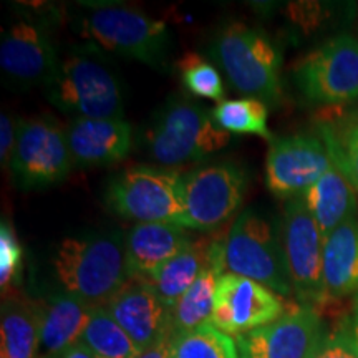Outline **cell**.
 <instances>
[{
	"label": "cell",
	"instance_id": "25",
	"mask_svg": "<svg viewBox=\"0 0 358 358\" xmlns=\"http://www.w3.org/2000/svg\"><path fill=\"white\" fill-rule=\"evenodd\" d=\"M78 343H82L93 358H136L143 352L105 306L95 307Z\"/></svg>",
	"mask_w": 358,
	"mask_h": 358
},
{
	"label": "cell",
	"instance_id": "19",
	"mask_svg": "<svg viewBox=\"0 0 358 358\" xmlns=\"http://www.w3.org/2000/svg\"><path fill=\"white\" fill-rule=\"evenodd\" d=\"M322 279L327 301L358 294V219L352 217L324 241Z\"/></svg>",
	"mask_w": 358,
	"mask_h": 358
},
{
	"label": "cell",
	"instance_id": "13",
	"mask_svg": "<svg viewBox=\"0 0 358 358\" xmlns=\"http://www.w3.org/2000/svg\"><path fill=\"white\" fill-rule=\"evenodd\" d=\"M58 65L55 45L42 22L15 20L2 34L0 69L10 88H45L55 77Z\"/></svg>",
	"mask_w": 358,
	"mask_h": 358
},
{
	"label": "cell",
	"instance_id": "11",
	"mask_svg": "<svg viewBox=\"0 0 358 358\" xmlns=\"http://www.w3.org/2000/svg\"><path fill=\"white\" fill-rule=\"evenodd\" d=\"M245 185V173L234 163L211 164L185 174V227L216 231L241 208Z\"/></svg>",
	"mask_w": 358,
	"mask_h": 358
},
{
	"label": "cell",
	"instance_id": "29",
	"mask_svg": "<svg viewBox=\"0 0 358 358\" xmlns=\"http://www.w3.org/2000/svg\"><path fill=\"white\" fill-rule=\"evenodd\" d=\"M181 82L191 95L221 103L226 100L222 77L216 66L198 53H186L178 64Z\"/></svg>",
	"mask_w": 358,
	"mask_h": 358
},
{
	"label": "cell",
	"instance_id": "16",
	"mask_svg": "<svg viewBox=\"0 0 358 358\" xmlns=\"http://www.w3.org/2000/svg\"><path fill=\"white\" fill-rule=\"evenodd\" d=\"M105 307L140 350L173 335V312L145 280L131 279Z\"/></svg>",
	"mask_w": 358,
	"mask_h": 358
},
{
	"label": "cell",
	"instance_id": "23",
	"mask_svg": "<svg viewBox=\"0 0 358 358\" xmlns=\"http://www.w3.org/2000/svg\"><path fill=\"white\" fill-rule=\"evenodd\" d=\"M303 199L324 241L343 222L355 217L357 191L335 164L303 194Z\"/></svg>",
	"mask_w": 358,
	"mask_h": 358
},
{
	"label": "cell",
	"instance_id": "2",
	"mask_svg": "<svg viewBox=\"0 0 358 358\" xmlns=\"http://www.w3.org/2000/svg\"><path fill=\"white\" fill-rule=\"evenodd\" d=\"M209 53L236 92L267 105L280 101V52L259 30L232 22L219 30Z\"/></svg>",
	"mask_w": 358,
	"mask_h": 358
},
{
	"label": "cell",
	"instance_id": "17",
	"mask_svg": "<svg viewBox=\"0 0 358 358\" xmlns=\"http://www.w3.org/2000/svg\"><path fill=\"white\" fill-rule=\"evenodd\" d=\"M75 166H108L131 150V127L123 118H73L65 128Z\"/></svg>",
	"mask_w": 358,
	"mask_h": 358
},
{
	"label": "cell",
	"instance_id": "34",
	"mask_svg": "<svg viewBox=\"0 0 358 358\" xmlns=\"http://www.w3.org/2000/svg\"><path fill=\"white\" fill-rule=\"evenodd\" d=\"M334 110L337 111V113L334 115L335 118L340 120L342 123L358 128V106H357V108H352V110H343V108H334Z\"/></svg>",
	"mask_w": 358,
	"mask_h": 358
},
{
	"label": "cell",
	"instance_id": "6",
	"mask_svg": "<svg viewBox=\"0 0 358 358\" xmlns=\"http://www.w3.org/2000/svg\"><path fill=\"white\" fill-rule=\"evenodd\" d=\"M224 264L229 274L256 280L282 297L294 294L282 236L274 224L254 209L241 213L229 227Z\"/></svg>",
	"mask_w": 358,
	"mask_h": 358
},
{
	"label": "cell",
	"instance_id": "22",
	"mask_svg": "<svg viewBox=\"0 0 358 358\" xmlns=\"http://www.w3.org/2000/svg\"><path fill=\"white\" fill-rule=\"evenodd\" d=\"M42 303V348L47 355L57 358L80 342L95 307L64 290Z\"/></svg>",
	"mask_w": 358,
	"mask_h": 358
},
{
	"label": "cell",
	"instance_id": "24",
	"mask_svg": "<svg viewBox=\"0 0 358 358\" xmlns=\"http://www.w3.org/2000/svg\"><path fill=\"white\" fill-rule=\"evenodd\" d=\"M224 243H226V236L219 237L216 245H214L211 261L201 272L198 280L187 289V292L174 306L173 334L198 329L201 325L209 324V320H211L219 279L224 275L222 272L226 271Z\"/></svg>",
	"mask_w": 358,
	"mask_h": 358
},
{
	"label": "cell",
	"instance_id": "28",
	"mask_svg": "<svg viewBox=\"0 0 358 358\" xmlns=\"http://www.w3.org/2000/svg\"><path fill=\"white\" fill-rule=\"evenodd\" d=\"M332 163L358 192V128L342 123L334 115H325L317 123Z\"/></svg>",
	"mask_w": 358,
	"mask_h": 358
},
{
	"label": "cell",
	"instance_id": "33",
	"mask_svg": "<svg viewBox=\"0 0 358 358\" xmlns=\"http://www.w3.org/2000/svg\"><path fill=\"white\" fill-rule=\"evenodd\" d=\"M171 337L161 340L156 345L146 348L136 358H169V342H171Z\"/></svg>",
	"mask_w": 358,
	"mask_h": 358
},
{
	"label": "cell",
	"instance_id": "15",
	"mask_svg": "<svg viewBox=\"0 0 358 358\" xmlns=\"http://www.w3.org/2000/svg\"><path fill=\"white\" fill-rule=\"evenodd\" d=\"M285 307L287 303L274 290L227 272L219 279L209 324L231 337H239L277 320Z\"/></svg>",
	"mask_w": 358,
	"mask_h": 358
},
{
	"label": "cell",
	"instance_id": "30",
	"mask_svg": "<svg viewBox=\"0 0 358 358\" xmlns=\"http://www.w3.org/2000/svg\"><path fill=\"white\" fill-rule=\"evenodd\" d=\"M22 274V245L7 221L0 226V285L2 294L8 295Z\"/></svg>",
	"mask_w": 358,
	"mask_h": 358
},
{
	"label": "cell",
	"instance_id": "14",
	"mask_svg": "<svg viewBox=\"0 0 358 358\" xmlns=\"http://www.w3.org/2000/svg\"><path fill=\"white\" fill-rule=\"evenodd\" d=\"M322 138L292 134L274 140L266 159V185L280 199L302 198L332 168Z\"/></svg>",
	"mask_w": 358,
	"mask_h": 358
},
{
	"label": "cell",
	"instance_id": "9",
	"mask_svg": "<svg viewBox=\"0 0 358 358\" xmlns=\"http://www.w3.org/2000/svg\"><path fill=\"white\" fill-rule=\"evenodd\" d=\"M73 166L66 133L52 120H19L10 173L22 189H40L65 181Z\"/></svg>",
	"mask_w": 358,
	"mask_h": 358
},
{
	"label": "cell",
	"instance_id": "3",
	"mask_svg": "<svg viewBox=\"0 0 358 358\" xmlns=\"http://www.w3.org/2000/svg\"><path fill=\"white\" fill-rule=\"evenodd\" d=\"M231 134L198 103L171 98L146 131L148 155L164 168L204 159L229 145Z\"/></svg>",
	"mask_w": 358,
	"mask_h": 358
},
{
	"label": "cell",
	"instance_id": "7",
	"mask_svg": "<svg viewBox=\"0 0 358 358\" xmlns=\"http://www.w3.org/2000/svg\"><path fill=\"white\" fill-rule=\"evenodd\" d=\"M47 100L73 118H123L124 101L118 78L103 62L87 53H71L60 60Z\"/></svg>",
	"mask_w": 358,
	"mask_h": 358
},
{
	"label": "cell",
	"instance_id": "8",
	"mask_svg": "<svg viewBox=\"0 0 358 358\" xmlns=\"http://www.w3.org/2000/svg\"><path fill=\"white\" fill-rule=\"evenodd\" d=\"M299 90L308 101L342 108L358 100V38L337 35L308 53L294 70Z\"/></svg>",
	"mask_w": 358,
	"mask_h": 358
},
{
	"label": "cell",
	"instance_id": "32",
	"mask_svg": "<svg viewBox=\"0 0 358 358\" xmlns=\"http://www.w3.org/2000/svg\"><path fill=\"white\" fill-rule=\"evenodd\" d=\"M17 124L8 113L0 115V161L2 166H10V161L17 145Z\"/></svg>",
	"mask_w": 358,
	"mask_h": 358
},
{
	"label": "cell",
	"instance_id": "18",
	"mask_svg": "<svg viewBox=\"0 0 358 358\" xmlns=\"http://www.w3.org/2000/svg\"><path fill=\"white\" fill-rule=\"evenodd\" d=\"M192 241L187 227L173 222L134 224L124 237L129 279L145 280Z\"/></svg>",
	"mask_w": 358,
	"mask_h": 358
},
{
	"label": "cell",
	"instance_id": "38",
	"mask_svg": "<svg viewBox=\"0 0 358 358\" xmlns=\"http://www.w3.org/2000/svg\"><path fill=\"white\" fill-rule=\"evenodd\" d=\"M243 358H244V357H243Z\"/></svg>",
	"mask_w": 358,
	"mask_h": 358
},
{
	"label": "cell",
	"instance_id": "27",
	"mask_svg": "<svg viewBox=\"0 0 358 358\" xmlns=\"http://www.w3.org/2000/svg\"><path fill=\"white\" fill-rule=\"evenodd\" d=\"M214 123L227 133L257 134L268 141H274L268 131L267 105L256 98L241 100H224L217 103L211 111Z\"/></svg>",
	"mask_w": 358,
	"mask_h": 358
},
{
	"label": "cell",
	"instance_id": "36",
	"mask_svg": "<svg viewBox=\"0 0 358 358\" xmlns=\"http://www.w3.org/2000/svg\"><path fill=\"white\" fill-rule=\"evenodd\" d=\"M352 324V330H353V335H355L357 342H358V308L355 310V315H353V320L350 322Z\"/></svg>",
	"mask_w": 358,
	"mask_h": 358
},
{
	"label": "cell",
	"instance_id": "20",
	"mask_svg": "<svg viewBox=\"0 0 358 358\" xmlns=\"http://www.w3.org/2000/svg\"><path fill=\"white\" fill-rule=\"evenodd\" d=\"M42 324V302L20 295H6L0 315V358H38Z\"/></svg>",
	"mask_w": 358,
	"mask_h": 358
},
{
	"label": "cell",
	"instance_id": "1",
	"mask_svg": "<svg viewBox=\"0 0 358 358\" xmlns=\"http://www.w3.org/2000/svg\"><path fill=\"white\" fill-rule=\"evenodd\" d=\"M53 272L64 292L93 307L106 306L131 280L118 232L66 237L57 248Z\"/></svg>",
	"mask_w": 358,
	"mask_h": 358
},
{
	"label": "cell",
	"instance_id": "31",
	"mask_svg": "<svg viewBox=\"0 0 358 358\" xmlns=\"http://www.w3.org/2000/svg\"><path fill=\"white\" fill-rule=\"evenodd\" d=\"M312 358H358V342L352 324H342L327 334Z\"/></svg>",
	"mask_w": 358,
	"mask_h": 358
},
{
	"label": "cell",
	"instance_id": "37",
	"mask_svg": "<svg viewBox=\"0 0 358 358\" xmlns=\"http://www.w3.org/2000/svg\"><path fill=\"white\" fill-rule=\"evenodd\" d=\"M38 358H55V357H50V355H43V357H38Z\"/></svg>",
	"mask_w": 358,
	"mask_h": 358
},
{
	"label": "cell",
	"instance_id": "35",
	"mask_svg": "<svg viewBox=\"0 0 358 358\" xmlns=\"http://www.w3.org/2000/svg\"><path fill=\"white\" fill-rule=\"evenodd\" d=\"M57 358H93L92 353H90L87 348H85L82 343H77V345L70 347L69 350H65L60 357Z\"/></svg>",
	"mask_w": 358,
	"mask_h": 358
},
{
	"label": "cell",
	"instance_id": "5",
	"mask_svg": "<svg viewBox=\"0 0 358 358\" xmlns=\"http://www.w3.org/2000/svg\"><path fill=\"white\" fill-rule=\"evenodd\" d=\"M106 204L118 216L143 222L185 226V174L159 166L128 168L111 178Z\"/></svg>",
	"mask_w": 358,
	"mask_h": 358
},
{
	"label": "cell",
	"instance_id": "4",
	"mask_svg": "<svg viewBox=\"0 0 358 358\" xmlns=\"http://www.w3.org/2000/svg\"><path fill=\"white\" fill-rule=\"evenodd\" d=\"M80 32L101 50L163 69L169 50L168 25L138 8L118 3L88 6Z\"/></svg>",
	"mask_w": 358,
	"mask_h": 358
},
{
	"label": "cell",
	"instance_id": "26",
	"mask_svg": "<svg viewBox=\"0 0 358 358\" xmlns=\"http://www.w3.org/2000/svg\"><path fill=\"white\" fill-rule=\"evenodd\" d=\"M239 353L236 338L211 324L173 334L169 342V358H239Z\"/></svg>",
	"mask_w": 358,
	"mask_h": 358
},
{
	"label": "cell",
	"instance_id": "10",
	"mask_svg": "<svg viewBox=\"0 0 358 358\" xmlns=\"http://www.w3.org/2000/svg\"><path fill=\"white\" fill-rule=\"evenodd\" d=\"M280 236L295 297L312 307L325 303L322 279L324 239L303 196L287 201Z\"/></svg>",
	"mask_w": 358,
	"mask_h": 358
},
{
	"label": "cell",
	"instance_id": "12",
	"mask_svg": "<svg viewBox=\"0 0 358 358\" xmlns=\"http://www.w3.org/2000/svg\"><path fill=\"white\" fill-rule=\"evenodd\" d=\"M325 335L319 310L292 302L277 320L234 338L244 358H312Z\"/></svg>",
	"mask_w": 358,
	"mask_h": 358
},
{
	"label": "cell",
	"instance_id": "21",
	"mask_svg": "<svg viewBox=\"0 0 358 358\" xmlns=\"http://www.w3.org/2000/svg\"><path fill=\"white\" fill-rule=\"evenodd\" d=\"M217 239V236H203L192 239L178 256L163 264L155 274L145 279L171 312L179 299L198 280L201 272L211 261Z\"/></svg>",
	"mask_w": 358,
	"mask_h": 358
}]
</instances>
